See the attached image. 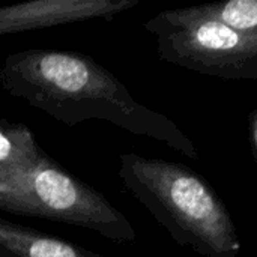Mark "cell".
Here are the masks:
<instances>
[{
	"mask_svg": "<svg viewBox=\"0 0 257 257\" xmlns=\"http://www.w3.org/2000/svg\"><path fill=\"white\" fill-rule=\"evenodd\" d=\"M0 87L68 126L104 120L199 158L197 146L175 120L139 102L125 83L87 54L59 48L11 53L0 65Z\"/></svg>",
	"mask_w": 257,
	"mask_h": 257,
	"instance_id": "cell-1",
	"label": "cell"
},
{
	"mask_svg": "<svg viewBox=\"0 0 257 257\" xmlns=\"http://www.w3.org/2000/svg\"><path fill=\"white\" fill-rule=\"evenodd\" d=\"M143 27L167 63L223 80H257V35L200 17L191 6L161 11Z\"/></svg>",
	"mask_w": 257,
	"mask_h": 257,
	"instance_id": "cell-4",
	"label": "cell"
},
{
	"mask_svg": "<svg viewBox=\"0 0 257 257\" xmlns=\"http://www.w3.org/2000/svg\"><path fill=\"white\" fill-rule=\"evenodd\" d=\"M45 154L26 125L0 119V184L12 173L38 164Z\"/></svg>",
	"mask_w": 257,
	"mask_h": 257,
	"instance_id": "cell-7",
	"label": "cell"
},
{
	"mask_svg": "<svg viewBox=\"0 0 257 257\" xmlns=\"http://www.w3.org/2000/svg\"><path fill=\"white\" fill-rule=\"evenodd\" d=\"M247 130H248V140H250V149L253 154V158H257V110H251L247 120Z\"/></svg>",
	"mask_w": 257,
	"mask_h": 257,
	"instance_id": "cell-9",
	"label": "cell"
},
{
	"mask_svg": "<svg viewBox=\"0 0 257 257\" xmlns=\"http://www.w3.org/2000/svg\"><path fill=\"white\" fill-rule=\"evenodd\" d=\"M139 0H27L0 8V36L86 23L113 20Z\"/></svg>",
	"mask_w": 257,
	"mask_h": 257,
	"instance_id": "cell-5",
	"label": "cell"
},
{
	"mask_svg": "<svg viewBox=\"0 0 257 257\" xmlns=\"http://www.w3.org/2000/svg\"><path fill=\"white\" fill-rule=\"evenodd\" d=\"M0 257H107L0 217Z\"/></svg>",
	"mask_w": 257,
	"mask_h": 257,
	"instance_id": "cell-6",
	"label": "cell"
},
{
	"mask_svg": "<svg viewBox=\"0 0 257 257\" xmlns=\"http://www.w3.org/2000/svg\"><path fill=\"white\" fill-rule=\"evenodd\" d=\"M0 211L93 230L119 244H131L137 238L130 220L102 193L75 178L48 154L33 167L18 170L2 182Z\"/></svg>",
	"mask_w": 257,
	"mask_h": 257,
	"instance_id": "cell-3",
	"label": "cell"
},
{
	"mask_svg": "<svg viewBox=\"0 0 257 257\" xmlns=\"http://www.w3.org/2000/svg\"><path fill=\"white\" fill-rule=\"evenodd\" d=\"M119 179L172 239L203 257H238L241 241L223 199L196 170L133 152L119 155Z\"/></svg>",
	"mask_w": 257,
	"mask_h": 257,
	"instance_id": "cell-2",
	"label": "cell"
},
{
	"mask_svg": "<svg viewBox=\"0 0 257 257\" xmlns=\"http://www.w3.org/2000/svg\"><path fill=\"white\" fill-rule=\"evenodd\" d=\"M196 14L217 21L235 32L257 35L256 0H227L191 6Z\"/></svg>",
	"mask_w": 257,
	"mask_h": 257,
	"instance_id": "cell-8",
	"label": "cell"
}]
</instances>
